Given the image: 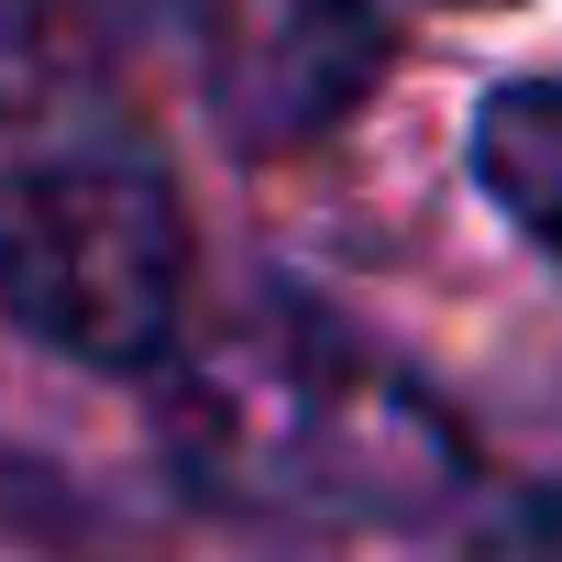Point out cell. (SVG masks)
<instances>
[{
    "mask_svg": "<svg viewBox=\"0 0 562 562\" xmlns=\"http://www.w3.org/2000/svg\"><path fill=\"white\" fill-rule=\"evenodd\" d=\"M188 45H199V100L243 155L321 144L386 78L375 0H188Z\"/></svg>",
    "mask_w": 562,
    "mask_h": 562,
    "instance_id": "obj_3",
    "label": "cell"
},
{
    "mask_svg": "<svg viewBox=\"0 0 562 562\" xmlns=\"http://www.w3.org/2000/svg\"><path fill=\"white\" fill-rule=\"evenodd\" d=\"M518 551H529V562H562V485H540V496L518 507Z\"/></svg>",
    "mask_w": 562,
    "mask_h": 562,
    "instance_id": "obj_5",
    "label": "cell"
},
{
    "mask_svg": "<svg viewBox=\"0 0 562 562\" xmlns=\"http://www.w3.org/2000/svg\"><path fill=\"white\" fill-rule=\"evenodd\" d=\"M474 177L562 265V78H518V89H496L474 111Z\"/></svg>",
    "mask_w": 562,
    "mask_h": 562,
    "instance_id": "obj_4",
    "label": "cell"
},
{
    "mask_svg": "<svg viewBox=\"0 0 562 562\" xmlns=\"http://www.w3.org/2000/svg\"><path fill=\"white\" fill-rule=\"evenodd\" d=\"M177 441L210 496L276 518H430L463 485V430L310 299H265L188 353Z\"/></svg>",
    "mask_w": 562,
    "mask_h": 562,
    "instance_id": "obj_1",
    "label": "cell"
},
{
    "mask_svg": "<svg viewBox=\"0 0 562 562\" xmlns=\"http://www.w3.org/2000/svg\"><path fill=\"white\" fill-rule=\"evenodd\" d=\"M0 310L67 364H155L188 310V221L122 122L0 111Z\"/></svg>",
    "mask_w": 562,
    "mask_h": 562,
    "instance_id": "obj_2",
    "label": "cell"
}]
</instances>
